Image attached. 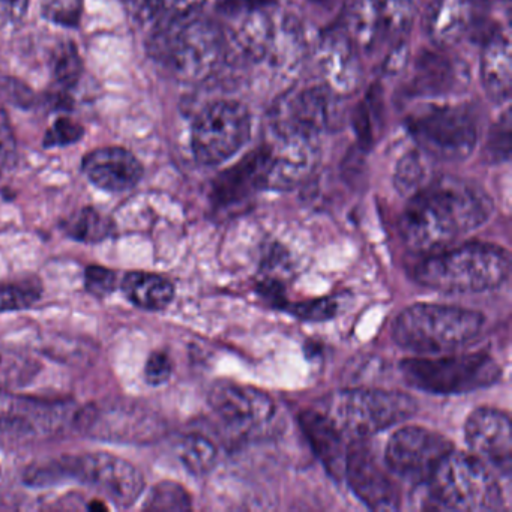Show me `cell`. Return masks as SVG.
<instances>
[{
  "instance_id": "obj_12",
  "label": "cell",
  "mask_w": 512,
  "mask_h": 512,
  "mask_svg": "<svg viewBox=\"0 0 512 512\" xmlns=\"http://www.w3.org/2000/svg\"><path fill=\"white\" fill-rule=\"evenodd\" d=\"M344 479L353 493L374 511H395L400 508V493L376 455L362 443L347 448Z\"/></svg>"
},
{
  "instance_id": "obj_19",
  "label": "cell",
  "mask_w": 512,
  "mask_h": 512,
  "mask_svg": "<svg viewBox=\"0 0 512 512\" xmlns=\"http://www.w3.org/2000/svg\"><path fill=\"white\" fill-rule=\"evenodd\" d=\"M271 148L262 146L242 158L232 169L215 179L211 199L218 208H229L248 199L254 191L265 188Z\"/></svg>"
},
{
  "instance_id": "obj_18",
  "label": "cell",
  "mask_w": 512,
  "mask_h": 512,
  "mask_svg": "<svg viewBox=\"0 0 512 512\" xmlns=\"http://www.w3.org/2000/svg\"><path fill=\"white\" fill-rule=\"evenodd\" d=\"M488 0H433L427 32L437 46H451L482 23Z\"/></svg>"
},
{
  "instance_id": "obj_1",
  "label": "cell",
  "mask_w": 512,
  "mask_h": 512,
  "mask_svg": "<svg viewBox=\"0 0 512 512\" xmlns=\"http://www.w3.org/2000/svg\"><path fill=\"white\" fill-rule=\"evenodd\" d=\"M491 214L493 202L478 184L440 176L410 196L400 221L401 236L416 253H436L479 229Z\"/></svg>"
},
{
  "instance_id": "obj_14",
  "label": "cell",
  "mask_w": 512,
  "mask_h": 512,
  "mask_svg": "<svg viewBox=\"0 0 512 512\" xmlns=\"http://www.w3.org/2000/svg\"><path fill=\"white\" fill-rule=\"evenodd\" d=\"M214 412L236 428H256L274 416L275 404L266 392L253 386L220 380L209 392Z\"/></svg>"
},
{
  "instance_id": "obj_29",
  "label": "cell",
  "mask_w": 512,
  "mask_h": 512,
  "mask_svg": "<svg viewBox=\"0 0 512 512\" xmlns=\"http://www.w3.org/2000/svg\"><path fill=\"white\" fill-rule=\"evenodd\" d=\"M349 29L353 43L370 50L382 37V26L373 0H355L349 13Z\"/></svg>"
},
{
  "instance_id": "obj_20",
  "label": "cell",
  "mask_w": 512,
  "mask_h": 512,
  "mask_svg": "<svg viewBox=\"0 0 512 512\" xmlns=\"http://www.w3.org/2000/svg\"><path fill=\"white\" fill-rule=\"evenodd\" d=\"M466 79L467 70L461 62L442 52H424L416 61L407 92L412 97H436L454 92Z\"/></svg>"
},
{
  "instance_id": "obj_23",
  "label": "cell",
  "mask_w": 512,
  "mask_h": 512,
  "mask_svg": "<svg viewBox=\"0 0 512 512\" xmlns=\"http://www.w3.org/2000/svg\"><path fill=\"white\" fill-rule=\"evenodd\" d=\"M511 44L499 34L485 41L481 56V79L485 92L494 101L508 100L511 95Z\"/></svg>"
},
{
  "instance_id": "obj_11",
  "label": "cell",
  "mask_w": 512,
  "mask_h": 512,
  "mask_svg": "<svg viewBox=\"0 0 512 512\" xmlns=\"http://www.w3.org/2000/svg\"><path fill=\"white\" fill-rule=\"evenodd\" d=\"M454 449L442 434L422 427L395 431L386 445L385 463L389 472L410 484H427L440 461Z\"/></svg>"
},
{
  "instance_id": "obj_46",
  "label": "cell",
  "mask_w": 512,
  "mask_h": 512,
  "mask_svg": "<svg viewBox=\"0 0 512 512\" xmlns=\"http://www.w3.org/2000/svg\"><path fill=\"white\" fill-rule=\"evenodd\" d=\"M10 4L17 16H22L28 8V0H10Z\"/></svg>"
},
{
  "instance_id": "obj_3",
  "label": "cell",
  "mask_w": 512,
  "mask_h": 512,
  "mask_svg": "<svg viewBox=\"0 0 512 512\" xmlns=\"http://www.w3.org/2000/svg\"><path fill=\"white\" fill-rule=\"evenodd\" d=\"M509 272L511 260L502 247L470 242L431 253L415 269V278L437 292L467 295L502 286Z\"/></svg>"
},
{
  "instance_id": "obj_45",
  "label": "cell",
  "mask_w": 512,
  "mask_h": 512,
  "mask_svg": "<svg viewBox=\"0 0 512 512\" xmlns=\"http://www.w3.org/2000/svg\"><path fill=\"white\" fill-rule=\"evenodd\" d=\"M406 58V47H400V49H398L397 52H395L394 55L388 59V62H386V67L389 68L391 73H394L395 70H398V68L403 67V64H406Z\"/></svg>"
},
{
  "instance_id": "obj_30",
  "label": "cell",
  "mask_w": 512,
  "mask_h": 512,
  "mask_svg": "<svg viewBox=\"0 0 512 512\" xmlns=\"http://www.w3.org/2000/svg\"><path fill=\"white\" fill-rule=\"evenodd\" d=\"M218 452L214 443L200 434H190L179 445V458L194 475L208 473L217 461Z\"/></svg>"
},
{
  "instance_id": "obj_33",
  "label": "cell",
  "mask_w": 512,
  "mask_h": 512,
  "mask_svg": "<svg viewBox=\"0 0 512 512\" xmlns=\"http://www.w3.org/2000/svg\"><path fill=\"white\" fill-rule=\"evenodd\" d=\"M143 508L146 511H188L191 509L190 494L176 482H160L146 497Z\"/></svg>"
},
{
  "instance_id": "obj_38",
  "label": "cell",
  "mask_w": 512,
  "mask_h": 512,
  "mask_svg": "<svg viewBox=\"0 0 512 512\" xmlns=\"http://www.w3.org/2000/svg\"><path fill=\"white\" fill-rule=\"evenodd\" d=\"M488 158L494 161H506L511 154V116L506 112L496 125L491 128L487 140Z\"/></svg>"
},
{
  "instance_id": "obj_4",
  "label": "cell",
  "mask_w": 512,
  "mask_h": 512,
  "mask_svg": "<svg viewBox=\"0 0 512 512\" xmlns=\"http://www.w3.org/2000/svg\"><path fill=\"white\" fill-rule=\"evenodd\" d=\"M485 317L478 311L440 304L406 308L392 325V338L413 353H442L466 346L481 334Z\"/></svg>"
},
{
  "instance_id": "obj_32",
  "label": "cell",
  "mask_w": 512,
  "mask_h": 512,
  "mask_svg": "<svg viewBox=\"0 0 512 512\" xmlns=\"http://www.w3.org/2000/svg\"><path fill=\"white\" fill-rule=\"evenodd\" d=\"M83 73V62L76 44L65 43L59 47L53 62L55 83L62 92L76 88Z\"/></svg>"
},
{
  "instance_id": "obj_34",
  "label": "cell",
  "mask_w": 512,
  "mask_h": 512,
  "mask_svg": "<svg viewBox=\"0 0 512 512\" xmlns=\"http://www.w3.org/2000/svg\"><path fill=\"white\" fill-rule=\"evenodd\" d=\"M424 166L418 152L410 151L398 161L395 169L394 185L401 196H413L416 191L421 190L424 182Z\"/></svg>"
},
{
  "instance_id": "obj_28",
  "label": "cell",
  "mask_w": 512,
  "mask_h": 512,
  "mask_svg": "<svg viewBox=\"0 0 512 512\" xmlns=\"http://www.w3.org/2000/svg\"><path fill=\"white\" fill-rule=\"evenodd\" d=\"M62 229L76 241L97 244L112 235L115 224L98 209L83 208L65 220Z\"/></svg>"
},
{
  "instance_id": "obj_6",
  "label": "cell",
  "mask_w": 512,
  "mask_h": 512,
  "mask_svg": "<svg viewBox=\"0 0 512 512\" xmlns=\"http://www.w3.org/2000/svg\"><path fill=\"white\" fill-rule=\"evenodd\" d=\"M400 371L407 385L430 394H467L494 385L502 368L488 353L409 358L401 361Z\"/></svg>"
},
{
  "instance_id": "obj_24",
  "label": "cell",
  "mask_w": 512,
  "mask_h": 512,
  "mask_svg": "<svg viewBox=\"0 0 512 512\" xmlns=\"http://www.w3.org/2000/svg\"><path fill=\"white\" fill-rule=\"evenodd\" d=\"M352 40L331 35L323 44L322 70L334 89L353 91L358 86L359 71Z\"/></svg>"
},
{
  "instance_id": "obj_44",
  "label": "cell",
  "mask_w": 512,
  "mask_h": 512,
  "mask_svg": "<svg viewBox=\"0 0 512 512\" xmlns=\"http://www.w3.org/2000/svg\"><path fill=\"white\" fill-rule=\"evenodd\" d=\"M355 128L358 133L359 140L364 145H368L373 137V121H371V104L370 101L361 104L355 115Z\"/></svg>"
},
{
  "instance_id": "obj_21",
  "label": "cell",
  "mask_w": 512,
  "mask_h": 512,
  "mask_svg": "<svg viewBox=\"0 0 512 512\" xmlns=\"http://www.w3.org/2000/svg\"><path fill=\"white\" fill-rule=\"evenodd\" d=\"M299 425L329 475L335 479H344L347 446L340 428L328 416L314 410L302 412L299 415Z\"/></svg>"
},
{
  "instance_id": "obj_36",
  "label": "cell",
  "mask_w": 512,
  "mask_h": 512,
  "mask_svg": "<svg viewBox=\"0 0 512 512\" xmlns=\"http://www.w3.org/2000/svg\"><path fill=\"white\" fill-rule=\"evenodd\" d=\"M283 310L302 320H328L338 311V302L334 298L311 299V301L283 302Z\"/></svg>"
},
{
  "instance_id": "obj_41",
  "label": "cell",
  "mask_w": 512,
  "mask_h": 512,
  "mask_svg": "<svg viewBox=\"0 0 512 512\" xmlns=\"http://www.w3.org/2000/svg\"><path fill=\"white\" fill-rule=\"evenodd\" d=\"M83 133H85V130H83L82 125L77 124L76 121H71V119L61 118L47 131L46 137H44V146L46 148H56V146L73 145V143L82 139Z\"/></svg>"
},
{
  "instance_id": "obj_16",
  "label": "cell",
  "mask_w": 512,
  "mask_h": 512,
  "mask_svg": "<svg viewBox=\"0 0 512 512\" xmlns=\"http://www.w3.org/2000/svg\"><path fill=\"white\" fill-rule=\"evenodd\" d=\"M284 139L277 151L271 148L265 188L269 190H292L304 182L313 172L319 158L313 136L283 134Z\"/></svg>"
},
{
  "instance_id": "obj_26",
  "label": "cell",
  "mask_w": 512,
  "mask_h": 512,
  "mask_svg": "<svg viewBox=\"0 0 512 512\" xmlns=\"http://www.w3.org/2000/svg\"><path fill=\"white\" fill-rule=\"evenodd\" d=\"M37 358L19 347L0 344V389L25 388L40 373Z\"/></svg>"
},
{
  "instance_id": "obj_31",
  "label": "cell",
  "mask_w": 512,
  "mask_h": 512,
  "mask_svg": "<svg viewBox=\"0 0 512 512\" xmlns=\"http://www.w3.org/2000/svg\"><path fill=\"white\" fill-rule=\"evenodd\" d=\"M383 35H403L409 32L415 16L413 0H373Z\"/></svg>"
},
{
  "instance_id": "obj_5",
  "label": "cell",
  "mask_w": 512,
  "mask_h": 512,
  "mask_svg": "<svg viewBox=\"0 0 512 512\" xmlns=\"http://www.w3.org/2000/svg\"><path fill=\"white\" fill-rule=\"evenodd\" d=\"M430 502L449 511H497L503 496L484 461L452 449L428 479Z\"/></svg>"
},
{
  "instance_id": "obj_39",
  "label": "cell",
  "mask_w": 512,
  "mask_h": 512,
  "mask_svg": "<svg viewBox=\"0 0 512 512\" xmlns=\"http://www.w3.org/2000/svg\"><path fill=\"white\" fill-rule=\"evenodd\" d=\"M82 13V0H47L44 4V17L50 22L74 28Z\"/></svg>"
},
{
  "instance_id": "obj_9",
  "label": "cell",
  "mask_w": 512,
  "mask_h": 512,
  "mask_svg": "<svg viewBox=\"0 0 512 512\" xmlns=\"http://www.w3.org/2000/svg\"><path fill=\"white\" fill-rule=\"evenodd\" d=\"M250 110L238 101L221 100L197 115L191 131L194 157L205 166H218L244 148L250 139Z\"/></svg>"
},
{
  "instance_id": "obj_35",
  "label": "cell",
  "mask_w": 512,
  "mask_h": 512,
  "mask_svg": "<svg viewBox=\"0 0 512 512\" xmlns=\"http://www.w3.org/2000/svg\"><path fill=\"white\" fill-rule=\"evenodd\" d=\"M41 298L38 283H20L0 286V314L28 310Z\"/></svg>"
},
{
  "instance_id": "obj_42",
  "label": "cell",
  "mask_w": 512,
  "mask_h": 512,
  "mask_svg": "<svg viewBox=\"0 0 512 512\" xmlns=\"http://www.w3.org/2000/svg\"><path fill=\"white\" fill-rule=\"evenodd\" d=\"M173 373V364L166 352H154L145 365V379L149 385L160 386L169 382Z\"/></svg>"
},
{
  "instance_id": "obj_40",
  "label": "cell",
  "mask_w": 512,
  "mask_h": 512,
  "mask_svg": "<svg viewBox=\"0 0 512 512\" xmlns=\"http://www.w3.org/2000/svg\"><path fill=\"white\" fill-rule=\"evenodd\" d=\"M118 275L112 269L92 265L85 271V289L95 298H106L115 292Z\"/></svg>"
},
{
  "instance_id": "obj_17",
  "label": "cell",
  "mask_w": 512,
  "mask_h": 512,
  "mask_svg": "<svg viewBox=\"0 0 512 512\" xmlns=\"http://www.w3.org/2000/svg\"><path fill=\"white\" fill-rule=\"evenodd\" d=\"M86 178L103 191L124 193L143 178V166L136 155L119 146L95 149L83 158Z\"/></svg>"
},
{
  "instance_id": "obj_8",
  "label": "cell",
  "mask_w": 512,
  "mask_h": 512,
  "mask_svg": "<svg viewBox=\"0 0 512 512\" xmlns=\"http://www.w3.org/2000/svg\"><path fill=\"white\" fill-rule=\"evenodd\" d=\"M155 40V50L173 74L187 82L202 80L214 71L223 52V38L209 22L187 19L167 23Z\"/></svg>"
},
{
  "instance_id": "obj_43",
  "label": "cell",
  "mask_w": 512,
  "mask_h": 512,
  "mask_svg": "<svg viewBox=\"0 0 512 512\" xmlns=\"http://www.w3.org/2000/svg\"><path fill=\"white\" fill-rule=\"evenodd\" d=\"M275 0H217V8L227 16L251 14L271 7Z\"/></svg>"
},
{
  "instance_id": "obj_27",
  "label": "cell",
  "mask_w": 512,
  "mask_h": 512,
  "mask_svg": "<svg viewBox=\"0 0 512 512\" xmlns=\"http://www.w3.org/2000/svg\"><path fill=\"white\" fill-rule=\"evenodd\" d=\"M205 0H131L133 16L142 22L158 20L161 25L188 19Z\"/></svg>"
},
{
  "instance_id": "obj_13",
  "label": "cell",
  "mask_w": 512,
  "mask_h": 512,
  "mask_svg": "<svg viewBox=\"0 0 512 512\" xmlns=\"http://www.w3.org/2000/svg\"><path fill=\"white\" fill-rule=\"evenodd\" d=\"M464 433L475 457L503 475H511V421L506 413L491 407L476 409L467 418Z\"/></svg>"
},
{
  "instance_id": "obj_10",
  "label": "cell",
  "mask_w": 512,
  "mask_h": 512,
  "mask_svg": "<svg viewBox=\"0 0 512 512\" xmlns=\"http://www.w3.org/2000/svg\"><path fill=\"white\" fill-rule=\"evenodd\" d=\"M410 134L431 157L466 160L478 142L472 112L463 106H430L407 121Z\"/></svg>"
},
{
  "instance_id": "obj_22",
  "label": "cell",
  "mask_w": 512,
  "mask_h": 512,
  "mask_svg": "<svg viewBox=\"0 0 512 512\" xmlns=\"http://www.w3.org/2000/svg\"><path fill=\"white\" fill-rule=\"evenodd\" d=\"M331 92L323 88L305 89L293 97L284 116V134L316 136L331 127L335 118Z\"/></svg>"
},
{
  "instance_id": "obj_47",
  "label": "cell",
  "mask_w": 512,
  "mask_h": 512,
  "mask_svg": "<svg viewBox=\"0 0 512 512\" xmlns=\"http://www.w3.org/2000/svg\"><path fill=\"white\" fill-rule=\"evenodd\" d=\"M313 2H323V0H313Z\"/></svg>"
},
{
  "instance_id": "obj_25",
  "label": "cell",
  "mask_w": 512,
  "mask_h": 512,
  "mask_svg": "<svg viewBox=\"0 0 512 512\" xmlns=\"http://www.w3.org/2000/svg\"><path fill=\"white\" fill-rule=\"evenodd\" d=\"M122 290L131 304L148 311L164 310L175 298L173 284L154 272H130L122 280Z\"/></svg>"
},
{
  "instance_id": "obj_37",
  "label": "cell",
  "mask_w": 512,
  "mask_h": 512,
  "mask_svg": "<svg viewBox=\"0 0 512 512\" xmlns=\"http://www.w3.org/2000/svg\"><path fill=\"white\" fill-rule=\"evenodd\" d=\"M19 152L14 136L13 125L7 110L0 103V175L11 172L16 167Z\"/></svg>"
},
{
  "instance_id": "obj_7",
  "label": "cell",
  "mask_w": 512,
  "mask_h": 512,
  "mask_svg": "<svg viewBox=\"0 0 512 512\" xmlns=\"http://www.w3.org/2000/svg\"><path fill=\"white\" fill-rule=\"evenodd\" d=\"M326 409L341 433L364 439L412 418L418 406L403 392L346 389L332 395Z\"/></svg>"
},
{
  "instance_id": "obj_2",
  "label": "cell",
  "mask_w": 512,
  "mask_h": 512,
  "mask_svg": "<svg viewBox=\"0 0 512 512\" xmlns=\"http://www.w3.org/2000/svg\"><path fill=\"white\" fill-rule=\"evenodd\" d=\"M25 482L32 487H52L79 482L94 488L118 508H130L142 496L145 479L130 461L107 452L64 455L29 467Z\"/></svg>"
},
{
  "instance_id": "obj_15",
  "label": "cell",
  "mask_w": 512,
  "mask_h": 512,
  "mask_svg": "<svg viewBox=\"0 0 512 512\" xmlns=\"http://www.w3.org/2000/svg\"><path fill=\"white\" fill-rule=\"evenodd\" d=\"M67 419L61 403L22 397L0 389V433L40 436L52 433Z\"/></svg>"
}]
</instances>
